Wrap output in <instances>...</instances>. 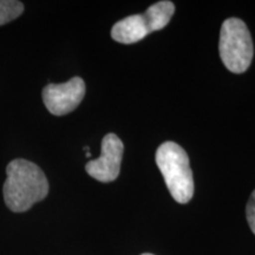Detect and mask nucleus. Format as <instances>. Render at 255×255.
<instances>
[{
    "mask_svg": "<svg viewBox=\"0 0 255 255\" xmlns=\"http://www.w3.org/2000/svg\"><path fill=\"white\" fill-rule=\"evenodd\" d=\"M220 57L233 73L247 71L253 60L254 47L247 25L239 18H228L220 31Z\"/></svg>",
    "mask_w": 255,
    "mask_h": 255,
    "instance_id": "7ed1b4c3",
    "label": "nucleus"
},
{
    "mask_svg": "<svg viewBox=\"0 0 255 255\" xmlns=\"http://www.w3.org/2000/svg\"><path fill=\"white\" fill-rule=\"evenodd\" d=\"M175 12V5L171 1L163 0L156 4L149 6L143 17L145 19V23L148 25L149 31L155 32L164 28L173 18Z\"/></svg>",
    "mask_w": 255,
    "mask_h": 255,
    "instance_id": "0eeeda50",
    "label": "nucleus"
},
{
    "mask_svg": "<svg viewBox=\"0 0 255 255\" xmlns=\"http://www.w3.org/2000/svg\"><path fill=\"white\" fill-rule=\"evenodd\" d=\"M84 96L85 83L81 77H73L63 84H49L43 90L44 104L56 116H63L75 110Z\"/></svg>",
    "mask_w": 255,
    "mask_h": 255,
    "instance_id": "39448f33",
    "label": "nucleus"
},
{
    "mask_svg": "<svg viewBox=\"0 0 255 255\" xmlns=\"http://www.w3.org/2000/svg\"><path fill=\"white\" fill-rule=\"evenodd\" d=\"M142 255H154V254H150V253H144V254H142Z\"/></svg>",
    "mask_w": 255,
    "mask_h": 255,
    "instance_id": "9d476101",
    "label": "nucleus"
},
{
    "mask_svg": "<svg viewBox=\"0 0 255 255\" xmlns=\"http://www.w3.org/2000/svg\"><path fill=\"white\" fill-rule=\"evenodd\" d=\"M123 151L124 145L120 137L115 133H108L102 141L101 156L88 162L85 170L100 182H113L120 175Z\"/></svg>",
    "mask_w": 255,
    "mask_h": 255,
    "instance_id": "20e7f679",
    "label": "nucleus"
},
{
    "mask_svg": "<svg viewBox=\"0 0 255 255\" xmlns=\"http://www.w3.org/2000/svg\"><path fill=\"white\" fill-rule=\"evenodd\" d=\"M155 159L173 199L178 203L189 202L194 196V178L186 150L175 142H164Z\"/></svg>",
    "mask_w": 255,
    "mask_h": 255,
    "instance_id": "f03ea898",
    "label": "nucleus"
},
{
    "mask_svg": "<svg viewBox=\"0 0 255 255\" xmlns=\"http://www.w3.org/2000/svg\"><path fill=\"white\" fill-rule=\"evenodd\" d=\"M23 11V2L17 0H0V26L17 19Z\"/></svg>",
    "mask_w": 255,
    "mask_h": 255,
    "instance_id": "6e6552de",
    "label": "nucleus"
},
{
    "mask_svg": "<svg viewBox=\"0 0 255 255\" xmlns=\"http://www.w3.org/2000/svg\"><path fill=\"white\" fill-rule=\"evenodd\" d=\"M4 188V200L8 209L23 213L47 196L49 182L44 171L27 159L17 158L9 162Z\"/></svg>",
    "mask_w": 255,
    "mask_h": 255,
    "instance_id": "f257e3e1",
    "label": "nucleus"
},
{
    "mask_svg": "<svg viewBox=\"0 0 255 255\" xmlns=\"http://www.w3.org/2000/svg\"><path fill=\"white\" fill-rule=\"evenodd\" d=\"M246 216L248 225H250L252 232L255 234V190L252 193L250 200H248L246 207Z\"/></svg>",
    "mask_w": 255,
    "mask_h": 255,
    "instance_id": "1a4fd4ad",
    "label": "nucleus"
},
{
    "mask_svg": "<svg viewBox=\"0 0 255 255\" xmlns=\"http://www.w3.org/2000/svg\"><path fill=\"white\" fill-rule=\"evenodd\" d=\"M150 33L143 14H132L117 21L111 28V37L121 44H133Z\"/></svg>",
    "mask_w": 255,
    "mask_h": 255,
    "instance_id": "423d86ee",
    "label": "nucleus"
}]
</instances>
